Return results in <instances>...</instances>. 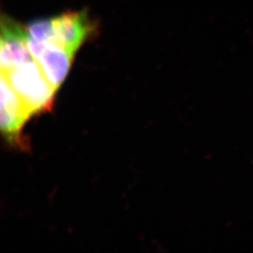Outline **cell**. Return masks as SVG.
Segmentation results:
<instances>
[{"instance_id": "277c9868", "label": "cell", "mask_w": 253, "mask_h": 253, "mask_svg": "<svg viewBox=\"0 0 253 253\" xmlns=\"http://www.w3.org/2000/svg\"><path fill=\"white\" fill-rule=\"evenodd\" d=\"M27 28H23L9 17H2L0 47L2 71H8L33 59L27 46Z\"/></svg>"}, {"instance_id": "3957f363", "label": "cell", "mask_w": 253, "mask_h": 253, "mask_svg": "<svg viewBox=\"0 0 253 253\" xmlns=\"http://www.w3.org/2000/svg\"><path fill=\"white\" fill-rule=\"evenodd\" d=\"M53 36L51 42L70 53H77L92 32V24L85 12H69L52 18Z\"/></svg>"}, {"instance_id": "8992f818", "label": "cell", "mask_w": 253, "mask_h": 253, "mask_svg": "<svg viewBox=\"0 0 253 253\" xmlns=\"http://www.w3.org/2000/svg\"><path fill=\"white\" fill-rule=\"evenodd\" d=\"M29 36L39 41H49L53 40V22L51 19L36 20L27 26Z\"/></svg>"}, {"instance_id": "6da1fadb", "label": "cell", "mask_w": 253, "mask_h": 253, "mask_svg": "<svg viewBox=\"0 0 253 253\" xmlns=\"http://www.w3.org/2000/svg\"><path fill=\"white\" fill-rule=\"evenodd\" d=\"M31 114L49 109L57 91L49 83L36 60L8 71H2Z\"/></svg>"}, {"instance_id": "5b68a950", "label": "cell", "mask_w": 253, "mask_h": 253, "mask_svg": "<svg viewBox=\"0 0 253 253\" xmlns=\"http://www.w3.org/2000/svg\"><path fill=\"white\" fill-rule=\"evenodd\" d=\"M31 112L12 88L7 77L1 73V129L7 135L17 133L29 117Z\"/></svg>"}, {"instance_id": "7a4b0ae2", "label": "cell", "mask_w": 253, "mask_h": 253, "mask_svg": "<svg viewBox=\"0 0 253 253\" xmlns=\"http://www.w3.org/2000/svg\"><path fill=\"white\" fill-rule=\"evenodd\" d=\"M27 46L49 83L58 89L66 79L75 54L49 41H39L27 33Z\"/></svg>"}]
</instances>
